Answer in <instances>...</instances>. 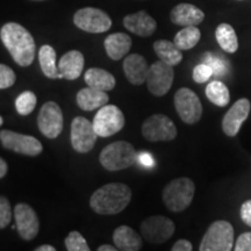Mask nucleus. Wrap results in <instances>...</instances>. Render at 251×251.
Instances as JSON below:
<instances>
[{"label": "nucleus", "instance_id": "dca6fc26", "mask_svg": "<svg viewBox=\"0 0 251 251\" xmlns=\"http://www.w3.org/2000/svg\"><path fill=\"white\" fill-rule=\"evenodd\" d=\"M251 109L250 101L247 98H242L237 100L236 102L231 106L230 109L226 113L222 120V129L225 134L229 137L236 136L243 122L249 117Z\"/></svg>", "mask_w": 251, "mask_h": 251}, {"label": "nucleus", "instance_id": "2eb2a0df", "mask_svg": "<svg viewBox=\"0 0 251 251\" xmlns=\"http://www.w3.org/2000/svg\"><path fill=\"white\" fill-rule=\"evenodd\" d=\"M14 219L19 235L23 240L31 241L37 236L40 220L33 207L27 203H18L14 208Z\"/></svg>", "mask_w": 251, "mask_h": 251}, {"label": "nucleus", "instance_id": "ddd939ff", "mask_svg": "<svg viewBox=\"0 0 251 251\" xmlns=\"http://www.w3.org/2000/svg\"><path fill=\"white\" fill-rule=\"evenodd\" d=\"M98 134L93 124L84 117H76L71 124L70 140L72 148L79 153H87L94 148Z\"/></svg>", "mask_w": 251, "mask_h": 251}, {"label": "nucleus", "instance_id": "f704fd0d", "mask_svg": "<svg viewBox=\"0 0 251 251\" xmlns=\"http://www.w3.org/2000/svg\"><path fill=\"white\" fill-rule=\"evenodd\" d=\"M12 220V207L11 203L5 197L0 196V229L5 228L9 225Z\"/></svg>", "mask_w": 251, "mask_h": 251}, {"label": "nucleus", "instance_id": "ea45409f", "mask_svg": "<svg viewBox=\"0 0 251 251\" xmlns=\"http://www.w3.org/2000/svg\"><path fill=\"white\" fill-rule=\"evenodd\" d=\"M7 170H8L7 163L0 157V179H1L2 177H5L6 174H7Z\"/></svg>", "mask_w": 251, "mask_h": 251}, {"label": "nucleus", "instance_id": "39448f33", "mask_svg": "<svg viewBox=\"0 0 251 251\" xmlns=\"http://www.w3.org/2000/svg\"><path fill=\"white\" fill-rule=\"evenodd\" d=\"M234 248V228L225 220L213 222L200 242V251H230Z\"/></svg>", "mask_w": 251, "mask_h": 251}, {"label": "nucleus", "instance_id": "2f4dec72", "mask_svg": "<svg viewBox=\"0 0 251 251\" xmlns=\"http://www.w3.org/2000/svg\"><path fill=\"white\" fill-rule=\"evenodd\" d=\"M203 63L208 64L213 69V72L216 76L225 75L226 71H227V64H226L225 59H221L218 56L211 54V52H207L203 56Z\"/></svg>", "mask_w": 251, "mask_h": 251}, {"label": "nucleus", "instance_id": "bb28decb", "mask_svg": "<svg viewBox=\"0 0 251 251\" xmlns=\"http://www.w3.org/2000/svg\"><path fill=\"white\" fill-rule=\"evenodd\" d=\"M215 37L221 49L229 54H234L238 49L236 31L229 24H220L215 30Z\"/></svg>", "mask_w": 251, "mask_h": 251}, {"label": "nucleus", "instance_id": "f03ea898", "mask_svg": "<svg viewBox=\"0 0 251 251\" xmlns=\"http://www.w3.org/2000/svg\"><path fill=\"white\" fill-rule=\"evenodd\" d=\"M130 200L129 186L122 183H111L103 185L92 194L90 206L100 215H115L124 211Z\"/></svg>", "mask_w": 251, "mask_h": 251}, {"label": "nucleus", "instance_id": "e433bc0d", "mask_svg": "<svg viewBox=\"0 0 251 251\" xmlns=\"http://www.w3.org/2000/svg\"><path fill=\"white\" fill-rule=\"evenodd\" d=\"M240 215L244 224L251 227V199L247 200V201L243 202V205L241 206Z\"/></svg>", "mask_w": 251, "mask_h": 251}, {"label": "nucleus", "instance_id": "b1692460", "mask_svg": "<svg viewBox=\"0 0 251 251\" xmlns=\"http://www.w3.org/2000/svg\"><path fill=\"white\" fill-rule=\"evenodd\" d=\"M87 86L101 91H111L115 87V78L111 72L100 68H91L84 75Z\"/></svg>", "mask_w": 251, "mask_h": 251}, {"label": "nucleus", "instance_id": "7ed1b4c3", "mask_svg": "<svg viewBox=\"0 0 251 251\" xmlns=\"http://www.w3.org/2000/svg\"><path fill=\"white\" fill-rule=\"evenodd\" d=\"M99 161L106 170L120 171L130 168L137 162V153L133 144L126 141H118L101 150Z\"/></svg>", "mask_w": 251, "mask_h": 251}, {"label": "nucleus", "instance_id": "f257e3e1", "mask_svg": "<svg viewBox=\"0 0 251 251\" xmlns=\"http://www.w3.org/2000/svg\"><path fill=\"white\" fill-rule=\"evenodd\" d=\"M0 39L18 65L25 68L33 63L36 47L26 28L17 23L5 24L0 30Z\"/></svg>", "mask_w": 251, "mask_h": 251}, {"label": "nucleus", "instance_id": "c9c22d12", "mask_svg": "<svg viewBox=\"0 0 251 251\" xmlns=\"http://www.w3.org/2000/svg\"><path fill=\"white\" fill-rule=\"evenodd\" d=\"M235 251H251V233H243L234 246Z\"/></svg>", "mask_w": 251, "mask_h": 251}, {"label": "nucleus", "instance_id": "f3484780", "mask_svg": "<svg viewBox=\"0 0 251 251\" xmlns=\"http://www.w3.org/2000/svg\"><path fill=\"white\" fill-rule=\"evenodd\" d=\"M124 26L130 33H134L142 37H148L155 33L157 23L155 19L150 17L146 11H140L125 17Z\"/></svg>", "mask_w": 251, "mask_h": 251}, {"label": "nucleus", "instance_id": "5701e85b", "mask_svg": "<svg viewBox=\"0 0 251 251\" xmlns=\"http://www.w3.org/2000/svg\"><path fill=\"white\" fill-rule=\"evenodd\" d=\"M77 103L83 111H94L101 108L108 102L109 97L106 91H101L94 87L81 89L77 93Z\"/></svg>", "mask_w": 251, "mask_h": 251}, {"label": "nucleus", "instance_id": "aec40b11", "mask_svg": "<svg viewBox=\"0 0 251 251\" xmlns=\"http://www.w3.org/2000/svg\"><path fill=\"white\" fill-rule=\"evenodd\" d=\"M84 55L78 50H70L62 56L58 62V70L64 79L75 80L80 77L84 70Z\"/></svg>", "mask_w": 251, "mask_h": 251}, {"label": "nucleus", "instance_id": "412c9836", "mask_svg": "<svg viewBox=\"0 0 251 251\" xmlns=\"http://www.w3.org/2000/svg\"><path fill=\"white\" fill-rule=\"evenodd\" d=\"M113 242L120 251H139L143 247L142 237L128 226H120L115 229Z\"/></svg>", "mask_w": 251, "mask_h": 251}, {"label": "nucleus", "instance_id": "7c9ffc66", "mask_svg": "<svg viewBox=\"0 0 251 251\" xmlns=\"http://www.w3.org/2000/svg\"><path fill=\"white\" fill-rule=\"evenodd\" d=\"M65 248L68 251H90V247L83 235L78 231H71L65 237Z\"/></svg>", "mask_w": 251, "mask_h": 251}, {"label": "nucleus", "instance_id": "20e7f679", "mask_svg": "<svg viewBox=\"0 0 251 251\" xmlns=\"http://www.w3.org/2000/svg\"><path fill=\"white\" fill-rule=\"evenodd\" d=\"M196 185L190 178L183 177L171 180L163 190V202L171 212H181L192 203Z\"/></svg>", "mask_w": 251, "mask_h": 251}, {"label": "nucleus", "instance_id": "79ce46f5", "mask_svg": "<svg viewBox=\"0 0 251 251\" xmlns=\"http://www.w3.org/2000/svg\"><path fill=\"white\" fill-rule=\"evenodd\" d=\"M35 251H56V248L52 246H49V244H45V246L37 247Z\"/></svg>", "mask_w": 251, "mask_h": 251}, {"label": "nucleus", "instance_id": "a878e982", "mask_svg": "<svg viewBox=\"0 0 251 251\" xmlns=\"http://www.w3.org/2000/svg\"><path fill=\"white\" fill-rule=\"evenodd\" d=\"M39 62L43 75L49 79H58L63 78L56 64V51L51 46L45 45L41 47L39 51Z\"/></svg>", "mask_w": 251, "mask_h": 251}, {"label": "nucleus", "instance_id": "0eeeda50", "mask_svg": "<svg viewBox=\"0 0 251 251\" xmlns=\"http://www.w3.org/2000/svg\"><path fill=\"white\" fill-rule=\"evenodd\" d=\"M176 226L171 219L163 215H152L144 219L141 224V234L147 242L162 244L170 240L175 234Z\"/></svg>", "mask_w": 251, "mask_h": 251}, {"label": "nucleus", "instance_id": "37998d69", "mask_svg": "<svg viewBox=\"0 0 251 251\" xmlns=\"http://www.w3.org/2000/svg\"><path fill=\"white\" fill-rule=\"evenodd\" d=\"M2 124H4V120H2V118L0 117V126H1Z\"/></svg>", "mask_w": 251, "mask_h": 251}, {"label": "nucleus", "instance_id": "4be33fe9", "mask_svg": "<svg viewBox=\"0 0 251 251\" xmlns=\"http://www.w3.org/2000/svg\"><path fill=\"white\" fill-rule=\"evenodd\" d=\"M131 37L125 33H114L106 37L105 50L106 54L113 61H120L128 54L131 48Z\"/></svg>", "mask_w": 251, "mask_h": 251}, {"label": "nucleus", "instance_id": "4c0bfd02", "mask_svg": "<svg viewBox=\"0 0 251 251\" xmlns=\"http://www.w3.org/2000/svg\"><path fill=\"white\" fill-rule=\"evenodd\" d=\"M137 162L146 168H152L155 165V159L149 152H141L140 155H137Z\"/></svg>", "mask_w": 251, "mask_h": 251}, {"label": "nucleus", "instance_id": "6e6552de", "mask_svg": "<svg viewBox=\"0 0 251 251\" xmlns=\"http://www.w3.org/2000/svg\"><path fill=\"white\" fill-rule=\"evenodd\" d=\"M142 135L150 142H168L177 136L174 121L164 114H153L142 125Z\"/></svg>", "mask_w": 251, "mask_h": 251}, {"label": "nucleus", "instance_id": "4468645a", "mask_svg": "<svg viewBox=\"0 0 251 251\" xmlns=\"http://www.w3.org/2000/svg\"><path fill=\"white\" fill-rule=\"evenodd\" d=\"M37 126L41 133L48 139H56L63 130V113L55 101L42 106L37 115Z\"/></svg>", "mask_w": 251, "mask_h": 251}, {"label": "nucleus", "instance_id": "393cba45", "mask_svg": "<svg viewBox=\"0 0 251 251\" xmlns=\"http://www.w3.org/2000/svg\"><path fill=\"white\" fill-rule=\"evenodd\" d=\"M157 57L166 64L176 67L183 61V52L175 45V42H170L168 40H158L153 43Z\"/></svg>", "mask_w": 251, "mask_h": 251}, {"label": "nucleus", "instance_id": "c756f323", "mask_svg": "<svg viewBox=\"0 0 251 251\" xmlns=\"http://www.w3.org/2000/svg\"><path fill=\"white\" fill-rule=\"evenodd\" d=\"M37 98L35 93L31 91H25L15 99V108L20 115H29L36 107Z\"/></svg>", "mask_w": 251, "mask_h": 251}, {"label": "nucleus", "instance_id": "a19ab883", "mask_svg": "<svg viewBox=\"0 0 251 251\" xmlns=\"http://www.w3.org/2000/svg\"><path fill=\"white\" fill-rule=\"evenodd\" d=\"M98 251H117L118 248L117 247H113V246H109V244H102V246H100L98 249Z\"/></svg>", "mask_w": 251, "mask_h": 251}, {"label": "nucleus", "instance_id": "a211bd4d", "mask_svg": "<svg viewBox=\"0 0 251 251\" xmlns=\"http://www.w3.org/2000/svg\"><path fill=\"white\" fill-rule=\"evenodd\" d=\"M125 76L133 85H142L147 80L149 67L146 58L140 54H130L124 61Z\"/></svg>", "mask_w": 251, "mask_h": 251}, {"label": "nucleus", "instance_id": "9d476101", "mask_svg": "<svg viewBox=\"0 0 251 251\" xmlns=\"http://www.w3.org/2000/svg\"><path fill=\"white\" fill-rule=\"evenodd\" d=\"M74 24L79 29L91 34L105 33L112 27V20L108 14L94 7H85L77 11L74 15Z\"/></svg>", "mask_w": 251, "mask_h": 251}, {"label": "nucleus", "instance_id": "1a4fd4ad", "mask_svg": "<svg viewBox=\"0 0 251 251\" xmlns=\"http://www.w3.org/2000/svg\"><path fill=\"white\" fill-rule=\"evenodd\" d=\"M175 107L179 118L187 125H194L201 119L202 105L199 97L187 87H181L175 94Z\"/></svg>", "mask_w": 251, "mask_h": 251}, {"label": "nucleus", "instance_id": "cd10ccee", "mask_svg": "<svg viewBox=\"0 0 251 251\" xmlns=\"http://www.w3.org/2000/svg\"><path fill=\"white\" fill-rule=\"evenodd\" d=\"M206 97L212 103L225 107L230 101V93L225 83L220 80H213L206 87Z\"/></svg>", "mask_w": 251, "mask_h": 251}, {"label": "nucleus", "instance_id": "c85d7f7f", "mask_svg": "<svg viewBox=\"0 0 251 251\" xmlns=\"http://www.w3.org/2000/svg\"><path fill=\"white\" fill-rule=\"evenodd\" d=\"M201 37L200 29L197 26H187L177 33L175 36V45L179 48L181 51L190 50L198 45Z\"/></svg>", "mask_w": 251, "mask_h": 251}, {"label": "nucleus", "instance_id": "423d86ee", "mask_svg": "<svg viewBox=\"0 0 251 251\" xmlns=\"http://www.w3.org/2000/svg\"><path fill=\"white\" fill-rule=\"evenodd\" d=\"M125 115L118 106L107 105L99 108L93 119V127L100 137H109L119 133L125 126Z\"/></svg>", "mask_w": 251, "mask_h": 251}, {"label": "nucleus", "instance_id": "c03bdc74", "mask_svg": "<svg viewBox=\"0 0 251 251\" xmlns=\"http://www.w3.org/2000/svg\"><path fill=\"white\" fill-rule=\"evenodd\" d=\"M35 1H41V0H35Z\"/></svg>", "mask_w": 251, "mask_h": 251}, {"label": "nucleus", "instance_id": "473e14b6", "mask_svg": "<svg viewBox=\"0 0 251 251\" xmlns=\"http://www.w3.org/2000/svg\"><path fill=\"white\" fill-rule=\"evenodd\" d=\"M214 75L213 72V69L209 67L208 64L206 63H201V64H198L196 68L193 69V80L198 84H202L206 83L211 79V77Z\"/></svg>", "mask_w": 251, "mask_h": 251}, {"label": "nucleus", "instance_id": "58836bf2", "mask_svg": "<svg viewBox=\"0 0 251 251\" xmlns=\"http://www.w3.org/2000/svg\"><path fill=\"white\" fill-rule=\"evenodd\" d=\"M172 251H191L193 250V246L190 241L187 240H179L177 241L172 247Z\"/></svg>", "mask_w": 251, "mask_h": 251}, {"label": "nucleus", "instance_id": "f8f14e48", "mask_svg": "<svg viewBox=\"0 0 251 251\" xmlns=\"http://www.w3.org/2000/svg\"><path fill=\"white\" fill-rule=\"evenodd\" d=\"M0 141L4 148L21 155L39 156L43 150L42 143L36 137L12 130L0 131Z\"/></svg>", "mask_w": 251, "mask_h": 251}, {"label": "nucleus", "instance_id": "72a5a7b5", "mask_svg": "<svg viewBox=\"0 0 251 251\" xmlns=\"http://www.w3.org/2000/svg\"><path fill=\"white\" fill-rule=\"evenodd\" d=\"M17 76L11 68L5 64H0V90L8 89L14 85Z\"/></svg>", "mask_w": 251, "mask_h": 251}, {"label": "nucleus", "instance_id": "6ab92c4d", "mask_svg": "<svg viewBox=\"0 0 251 251\" xmlns=\"http://www.w3.org/2000/svg\"><path fill=\"white\" fill-rule=\"evenodd\" d=\"M170 19L175 25L181 27L198 26L205 19V13L192 4L177 5L170 13Z\"/></svg>", "mask_w": 251, "mask_h": 251}, {"label": "nucleus", "instance_id": "9b49d317", "mask_svg": "<svg viewBox=\"0 0 251 251\" xmlns=\"http://www.w3.org/2000/svg\"><path fill=\"white\" fill-rule=\"evenodd\" d=\"M175 79L174 67L163 61H157L149 67L147 76V86L155 97H163L171 89Z\"/></svg>", "mask_w": 251, "mask_h": 251}]
</instances>
